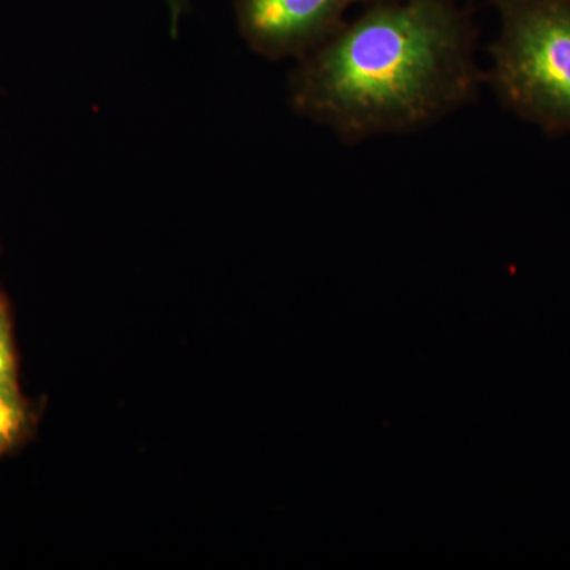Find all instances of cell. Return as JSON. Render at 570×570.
Listing matches in <instances>:
<instances>
[{
    "label": "cell",
    "instance_id": "cell-7",
    "mask_svg": "<svg viewBox=\"0 0 570 570\" xmlns=\"http://www.w3.org/2000/svg\"><path fill=\"white\" fill-rule=\"evenodd\" d=\"M387 2V0H354L355 6H371V3Z\"/></svg>",
    "mask_w": 570,
    "mask_h": 570
},
{
    "label": "cell",
    "instance_id": "cell-4",
    "mask_svg": "<svg viewBox=\"0 0 570 570\" xmlns=\"http://www.w3.org/2000/svg\"><path fill=\"white\" fill-rule=\"evenodd\" d=\"M28 425V411L17 381L0 382V455L17 444Z\"/></svg>",
    "mask_w": 570,
    "mask_h": 570
},
{
    "label": "cell",
    "instance_id": "cell-2",
    "mask_svg": "<svg viewBox=\"0 0 570 570\" xmlns=\"http://www.w3.org/2000/svg\"><path fill=\"white\" fill-rule=\"evenodd\" d=\"M499 29L485 80L505 110L570 135V0H491Z\"/></svg>",
    "mask_w": 570,
    "mask_h": 570
},
{
    "label": "cell",
    "instance_id": "cell-1",
    "mask_svg": "<svg viewBox=\"0 0 570 570\" xmlns=\"http://www.w3.org/2000/svg\"><path fill=\"white\" fill-rule=\"evenodd\" d=\"M478 32L456 0H387L298 59L292 108L360 142L417 132L472 102L485 80Z\"/></svg>",
    "mask_w": 570,
    "mask_h": 570
},
{
    "label": "cell",
    "instance_id": "cell-6",
    "mask_svg": "<svg viewBox=\"0 0 570 570\" xmlns=\"http://www.w3.org/2000/svg\"><path fill=\"white\" fill-rule=\"evenodd\" d=\"M164 2L168 11V31L176 39L179 28H181L184 13H186L187 0H164Z\"/></svg>",
    "mask_w": 570,
    "mask_h": 570
},
{
    "label": "cell",
    "instance_id": "cell-5",
    "mask_svg": "<svg viewBox=\"0 0 570 570\" xmlns=\"http://www.w3.org/2000/svg\"><path fill=\"white\" fill-rule=\"evenodd\" d=\"M11 381H17L13 337H11L9 314L6 306L0 303V382Z\"/></svg>",
    "mask_w": 570,
    "mask_h": 570
},
{
    "label": "cell",
    "instance_id": "cell-3",
    "mask_svg": "<svg viewBox=\"0 0 570 570\" xmlns=\"http://www.w3.org/2000/svg\"><path fill=\"white\" fill-rule=\"evenodd\" d=\"M354 0H235L239 36L262 58H305L347 20Z\"/></svg>",
    "mask_w": 570,
    "mask_h": 570
}]
</instances>
